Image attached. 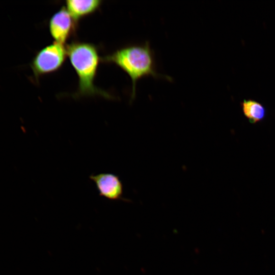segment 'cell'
I'll return each mask as SVG.
<instances>
[{"label":"cell","instance_id":"obj_1","mask_svg":"<svg viewBox=\"0 0 275 275\" xmlns=\"http://www.w3.org/2000/svg\"><path fill=\"white\" fill-rule=\"evenodd\" d=\"M101 60L115 64L129 76L132 82L131 101L135 98L136 85L140 79L151 76L172 80L168 76L157 72L154 53L148 41L124 46L101 58Z\"/></svg>","mask_w":275,"mask_h":275},{"label":"cell","instance_id":"obj_2","mask_svg":"<svg viewBox=\"0 0 275 275\" xmlns=\"http://www.w3.org/2000/svg\"><path fill=\"white\" fill-rule=\"evenodd\" d=\"M67 55L78 79L75 97L100 95L113 98L109 94L97 88L94 81L100 58L97 47L85 42H73L66 46Z\"/></svg>","mask_w":275,"mask_h":275},{"label":"cell","instance_id":"obj_3","mask_svg":"<svg viewBox=\"0 0 275 275\" xmlns=\"http://www.w3.org/2000/svg\"><path fill=\"white\" fill-rule=\"evenodd\" d=\"M67 56L66 48L56 42L40 49L29 65L33 73V81L38 83L41 76L59 70Z\"/></svg>","mask_w":275,"mask_h":275},{"label":"cell","instance_id":"obj_4","mask_svg":"<svg viewBox=\"0 0 275 275\" xmlns=\"http://www.w3.org/2000/svg\"><path fill=\"white\" fill-rule=\"evenodd\" d=\"M76 21L64 6L50 18L48 28L54 42L64 45L75 30Z\"/></svg>","mask_w":275,"mask_h":275},{"label":"cell","instance_id":"obj_5","mask_svg":"<svg viewBox=\"0 0 275 275\" xmlns=\"http://www.w3.org/2000/svg\"><path fill=\"white\" fill-rule=\"evenodd\" d=\"M90 178L95 183L100 196L110 200H125L123 184L118 176L103 173L91 175Z\"/></svg>","mask_w":275,"mask_h":275},{"label":"cell","instance_id":"obj_6","mask_svg":"<svg viewBox=\"0 0 275 275\" xmlns=\"http://www.w3.org/2000/svg\"><path fill=\"white\" fill-rule=\"evenodd\" d=\"M101 0H67L66 8L76 22L94 13L101 5Z\"/></svg>","mask_w":275,"mask_h":275},{"label":"cell","instance_id":"obj_7","mask_svg":"<svg viewBox=\"0 0 275 275\" xmlns=\"http://www.w3.org/2000/svg\"><path fill=\"white\" fill-rule=\"evenodd\" d=\"M241 105L243 115L251 124L262 121L266 116V109L259 102L252 99H244Z\"/></svg>","mask_w":275,"mask_h":275}]
</instances>
